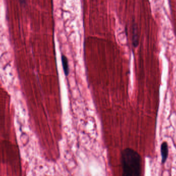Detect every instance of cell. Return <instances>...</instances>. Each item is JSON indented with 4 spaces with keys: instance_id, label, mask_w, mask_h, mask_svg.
<instances>
[{
    "instance_id": "5",
    "label": "cell",
    "mask_w": 176,
    "mask_h": 176,
    "mask_svg": "<svg viewBox=\"0 0 176 176\" xmlns=\"http://www.w3.org/2000/svg\"><path fill=\"white\" fill-rule=\"evenodd\" d=\"M21 2L22 3H23L24 1H25V0H20Z\"/></svg>"
},
{
    "instance_id": "1",
    "label": "cell",
    "mask_w": 176,
    "mask_h": 176,
    "mask_svg": "<svg viewBox=\"0 0 176 176\" xmlns=\"http://www.w3.org/2000/svg\"><path fill=\"white\" fill-rule=\"evenodd\" d=\"M121 164L123 176H140L142 175V157L137 151L126 148L121 151Z\"/></svg>"
},
{
    "instance_id": "2",
    "label": "cell",
    "mask_w": 176,
    "mask_h": 176,
    "mask_svg": "<svg viewBox=\"0 0 176 176\" xmlns=\"http://www.w3.org/2000/svg\"><path fill=\"white\" fill-rule=\"evenodd\" d=\"M161 155L163 164L166 162L168 156V147L166 142H163L161 145Z\"/></svg>"
},
{
    "instance_id": "3",
    "label": "cell",
    "mask_w": 176,
    "mask_h": 176,
    "mask_svg": "<svg viewBox=\"0 0 176 176\" xmlns=\"http://www.w3.org/2000/svg\"><path fill=\"white\" fill-rule=\"evenodd\" d=\"M61 62L62 67H63V70L64 71L65 76L67 77L69 76V72H70V69H69V62L67 57L64 55H62Z\"/></svg>"
},
{
    "instance_id": "4",
    "label": "cell",
    "mask_w": 176,
    "mask_h": 176,
    "mask_svg": "<svg viewBox=\"0 0 176 176\" xmlns=\"http://www.w3.org/2000/svg\"><path fill=\"white\" fill-rule=\"evenodd\" d=\"M139 35L137 31V26L134 24L133 25V45L135 47H137L139 45Z\"/></svg>"
}]
</instances>
